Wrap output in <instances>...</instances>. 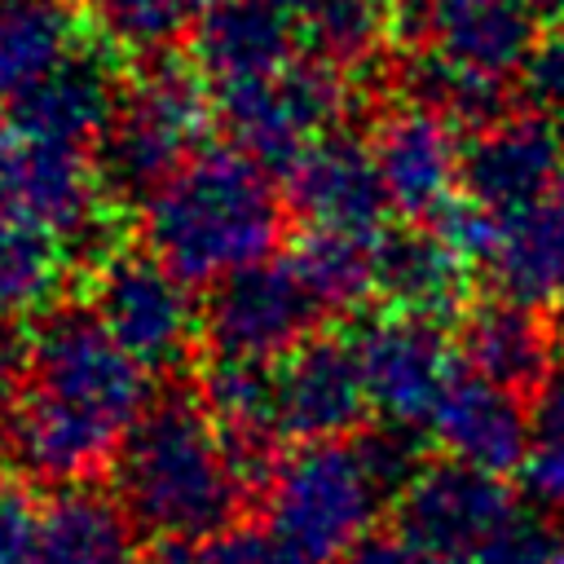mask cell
Wrapping results in <instances>:
<instances>
[{"mask_svg":"<svg viewBox=\"0 0 564 564\" xmlns=\"http://www.w3.org/2000/svg\"><path fill=\"white\" fill-rule=\"evenodd\" d=\"M150 401V370L97 322V313L57 304L31 330V370L4 419V445L35 480H88L115 463L128 427Z\"/></svg>","mask_w":564,"mask_h":564,"instance_id":"obj_1","label":"cell"},{"mask_svg":"<svg viewBox=\"0 0 564 564\" xmlns=\"http://www.w3.org/2000/svg\"><path fill=\"white\" fill-rule=\"evenodd\" d=\"M251 485L203 392L154 397L115 454V494L154 542L216 538L238 524Z\"/></svg>","mask_w":564,"mask_h":564,"instance_id":"obj_2","label":"cell"},{"mask_svg":"<svg viewBox=\"0 0 564 564\" xmlns=\"http://www.w3.org/2000/svg\"><path fill=\"white\" fill-rule=\"evenodd\" d=\"M286 225V194L273 167L238 145L198 150L150 203L145 242L189 286H216L220 278L273 260Z\"/></svg>","mask_w":564,"mask_h":564,"instance_id":"obj_3","label":"cell"},{"mask_svg":"<svg viewBox=\"0 0 564 564\" xmlns=\"http://www.w3.org/2000/svg\"><path fill=\"white\" fill-rule=\"evenodd\" d=\"M401 436L405 432L383 427L357 441H295L260 480L269 524L317 564L344 560L370 538L379 511L414 471Z\"/></svg>","mask_w":564,"mask_h":564,"instance_id":"obj_4","label":"cell"},{"mask_svg":"<svg viewBox=\"0 0 564 564\" xmlns=\"http://www.w3.org/2000/svg\"><path fill=\"white\" fill-rule=\"evenodd\" d=\"M216 123V101L194 62L154 57L123 79L115 119L97 141V167L119 207L150 203L198 150Z\"/></svg>","mask_w":564,"mask_h":564,"instance_id":"obj_5","label":"cell"},{"mask_svg":"<svg viewBox=\"0 0 564 564\" xmlns=\"http://www.w3.org/2000/svg\"><path fill=\"white\" fill-rule=\"evenodd\" d=\"M212 101L229 145L282 176L313 141L335 132L352 93L344 70L317 57H295L273 75L212 88Z\"/></svg>","mask_w":564,"mask_h":564,"instance_id":"obj_6","label":"cell"},{"mask_svg":"<svg viewBox=\"0 0 564 564\" xmlns=\"http://www.w3.org/2000/svg\"><path fill=\"white\" fill-rule=\"evenodd\" d=\"M88 300L97 322L145 370L185 366L203 339V308L194 304L189 282L172 273L150 247H115L97 256Z\"/></svg>","mask_w":564,"mask_h":564,"instance_id":"obj_7","label":"cell"},{"mask_svg":"<svg viewBox=\"0 0 564 564\" xmlns=\"http://www.w3.org/2000/svg\"><path fill=\"white\" fill-rule=\"evenodd\" d=\"M322 304L291 260H260L207 291L203 348L216 361H278L313 335Z\"/></svg>","mask_w":564,"mask_h":564,"instance_id":"obj_8","label":"cell"},{"mask_svg":"<svg viewBox=\"0 0 564 564\" xmlns=\"http://www.w3.org/2000/svg\"><path fill=\"white\" fill-rule=\"evenodd\" d=\"M533 9V0H397V31L410 53L507 88L538 40Z\"/></svg>","mask_w":564,"mask_h":564,"instance_id":"obj_9","label":"cell"},{"mask_svg":"<svg viewBox=\"0 0 564 564\" xmlns=\"http://www.w3.org/2000/svg\"><path fill=\"white\" fill-rule=\"evenodd\" d=\"M0 203L53 225L79 251L101 247L110 207H119L115 194L106 189V176L93 150L35 141V137H22L18 128L0 145Z\"/></svg>","mask_w":564,"mask_h":564,"instance_id":"obj_10","label":"cell"},{"mask_svg":"<svg viewBox=\"0 0 564 564\" xmlns=\"http://www.w3.org/2000/svg\"><path fill=\"white\" fill-rule=\"evenodd\" d=\"M352 339H357L370 410L383 419V427L405 436L427 432L441 397L458 375L441 326L432 317L388 308L383 317L366 322Z\"/></svg>","mask_w":564,"mask_h":564,"instance_id":"obj_11","label":"cell"},{"mask_svg":"<svg viewBox=\"0 0 564 564\" xmlns=\"http://www.w3.org/2000/svg\"><path fill=\"white\" fill-rule=\"evenodd\" d=\"M564 176V128L546 110L498 115L463 150V198L489 220L542 203Z\"/></svg>","mask_w":564,"mask_h":564,"instance_id":"obj_12","label":"cell"},{"mask_svg":"<svg viewBox=\"0 0 564 564\" xmlns=\"http://www.w3.org/2000/svg\"><path fill=\"white\" fill-rule=\"evenodd\" d=\"M463 141L454 119L427 101H397L370 128V154L392 207L410 220H436L463 194Z\"/></svg>","mask_w":564,"mask_h":564,"instance_id":"obj_13","label":"cell"},{"mask_svg":"<svg viewBox=\"0 0 564 564\" xmlns=\"http://www.w3.org/2000/svg\"><path fill=\"white\" fill-rule=\"evenodd\" d=\"M273 379V427L278 441H326L348 436L370 410L357 339L308 335L269 366Z\"/></svg>","mask_w":564,"mask_h":564,"instance_id":"obj_14","label":"cell"},{"mask_svg":"<svg viewBox=\"0 0 564 564\" xmlns=\"http://www.w3.org/2000/svg\"><path fill=\"white\" fill-rule=\"evenodd\" d=\"M401 529L454 560H471L502 524L516 520V498L498 471L436 458L405 476L397 494Z\"/></svg>","mask_w":564,"mask_h":564,"instance_id":"obj_15","label":"cell"},{"mask_svg":"<svg viewBox=\"0 0 564 564\" xmlns=\"http://www.w3.org/2000/svg\"><path fill=\"white\" fill-rule=\"evenodd\" d=\"M286 207L304 225L379 234L383 212L392 207L383 176L375 167L370 141H352L344 132H326L282 172Z\"/></svg>","mask_w":564,"mask_h":564,"instance_id":"obj_16","label":"cell"},{"mask_svg":"<svg viewBox=\"0 0 564 564\" xmlns=\"http://www.w3.org/2000/svg\"><path fill=\"white\" fill-rule=\"evenodd\" d=\"M119 93H123V79L106 57V48L84 44L70 62H62L48 79H40L31 93H22L9 106V123L22 137L97 154V141L115 119Z\"/></svg>","mask_w":564,"mask_h":564,"instance_id":"obj_17","label":"cell"},{"mask_svg":"<svg viewBox=\"0 0 564 564\" xmlns=\"http://www.w3.org/2000/svg\"><path fill=\"white\" fill-rule=\"evenodd\" d=\"M300 53V22L278 0H216L198 13L189 62L207 88L242 84L282 70Z\"/></svg>","mask_w":564,"mask_h":564,"instance_id":"obj_18","label":"cell"},{"mask_svg":"<svg viewBox=\"0 0 564 564\" xmlns=\"http://www.w3.org/2000/svg\"><path fill=\"white\" fill-rule=\"evenodd\" d=\"M427 436L441 445L445 458L502 476V471H516L529 449V410L516 388L463 366L449 392L441 397L427 423Z\"/></svg>","mask_w":564,"mask_h":564,"instance_id":"obj_19","label":"cell"},{"mask_svg":"<svg viewBox=\"0 0 564 564\" xmlns=\"http://www.w3.org/2000/svg\"><path fill=\"white\" fill-rule=\"evenodd\" d=\"M480 260L507 300L538 313L564 308V176L529 212L494 220Z\"/></svg>","mask_w":564,"mask_h":564,"instance_id":"obj_20","label":"cell"},{"mask_svg":"<svg viewBox=\"0 0 564 564\" xmlns=\"http://www.w3.org/2000/svg\"><path fill=\"white\" fill-rule=\"evenodd\" d=\"M137 533L119 494L110 498L88 480H70L40 511L31 564H145Z\"/></svg>","mask_w":564,"mask_h":564,"instance_id":"obj_21","label":"cell"},{"mask_svg":"<svg viewBox=\"0 0 564 564\" xmlns=\"http://www.w3.org/2000/svg\"><path fill=\"white\" fill-rule=\"evenodd\" d=\"M471 256L445 229H405L379 238V295L397 313L441 322L467 295Z\"/></svg>","mask_w":564,"mask_h":564,"instance_id":"obj_22","label":"cell"},{"mask_svg":"<svg viewBox=\"0 0 564 564\" xmlns=\"http://www.w3.org/2000/svg\"><path fill=\"white\" fill-rule=\"evenodd\" d=\"M79 0H0V106H13L84 44Z\"/></svg>","mask_w":564,"mask_h":564,"instance_id":"obj_23","label":"cell"},{"mask_svg":"<svg viewBox=\"0 0 564 564\" xmlns=\"http://www.w3.org/2000/svg\"><path fill=\"white\" fill-rule=\"evenodd\" d=\"M79 247L53 225L0 203V322L44 317L57 308Z\"/></svg>","mask_w":564,"mask_h":564,"instance_id":"obj_24","label":"cell"},{"mask_svg":"<svg viewBox=\"0 0 564 564\" xmlns=\"http://www.w3.org/2000/svg\"><path fill=\"white\" fill-rule=\"evenodd\" d=\"M463 366L498 379L516 392L538 388L551 375V330L542 326V313L520 300H494L463 317Z\"/></svg>","mask_w":564,"mask_h":564,"instance_id":"obj_25","label":"cell"},{"mask_svg":"<svg viewBox=\"0 0 564 564\" xmlns=\"http://www.w3.org/2000/svg\"><path fill=\"white\" fill-rule=\"evenodd\" d=\"M379 238L383 234L304 225L286 260L295 264L300 282L313 291L322 313H348L379 295Z\"/></svg>","mask_w":564,"mask_h":564,"instance_id":"obj_26","label":"cell"},{"mask_svg":"<svg viewBox=\"0 0 564 564\" xmlns=\"http://www.w3.org/2000/svg\"><path fill=\"white\" fill-rule=\"evenodd\" d=\"M300 48L344 75L366 70L388 31H397V4L392 0H308L300 13Z\"/></svg>","mask_w":564,"mask_h":564,"instance_id":"obj_27","label":"cell"},{"mask_svg":"<svg viewBox=\"0 0 564 564\" xmlns=\"http://www.w3.org/2000/svg\"><path fill=\"white\" fill-rule=\"evenodd\" d=\"M520 489L546 511H564V370H551L533 388L529 449L520 458Z\"/></svg>","mask_w":564,"mask_h":564,"instance_id":"obj_28","label":"cell"},{"mask_svg":"<svg viewBox=\"0 0 564 564\" xmlns=\"http://www.w3.org/2000/svg\"><path fill=\"white\" fill-rule=\"evenodd\" d=\"M79 4L110 44L132 53H159L189 26V18L203 13L198 0H79Z\"/></svg>","mask_w":564,"mask_h":564,"instance_id":"obj_29","label":"cell"},{"mask_svg":"<svg viewBox=\"0 0 564 564\" xmlns=\"http://www.w3.org/2000/svg\"><path fill=\"white\" fill-rule=\"evenodd\" d=\"M203 564H317L273 524H229L203 542Z\"/></svg>","mask_w":564,"mask_h":564,"instance_id":"obj_30","label":"cell"},{"mask_svg":"<svg viewBox=\"0 0 564 564\" xmlns=\"http://www.w3.org/2000/svg\"><path fill=\"white\" fill-rule=\"evenodd\" d=\"M40 502L22 485V476L0 471V564H31L40 533Z\"/></svg>","mask_w":564,"mask_h":564,"instance_id":"obj_31","label":"cell"},{"mask_svg":"<svg viewBox=\"0 0 564 564\" xmlns=\"http://www.w3.org/2000/svg\"><path fill=\"white\" fill-rule=\"evenodd\" d=\"M520 79H524V93H529L533 110H546V115L564 119V22H555L546 35L533 40Z\"/></svg>","mask_w":564,"mask_h":564,"instance_id":"obj_32","label":"cell"},{"mask_svg":"<svg viewBox=\"0 0 564 564\" xmlns=\"http://www.w3.org/2000/svg\"><path fill=\"white\" fill-rule=\"evenodd\" d=\"M546 555H551V533H542L538 524L516 516L467 564H546Z\"/></svg>","mask_w":564,"mask_h":564,"instance_id":"obj_33","label":"cell"},{"mask_svg":"<svg viewBox=\"0 0 564 564\" xmlns=\"http://www.w3.org/2000/svg\"><path fill=\"white\" fill-rule=\"evenodd\" d=\"M339 564H458V560L445 555V551H436V546H427V542H419V538H410L401 529V533H379V538L370 533Z\"/></svg>","mask_w":564,"mask_h":564,"instance_id":"obj_34","label":"cell"},{"mask_svg":"<svg viewBox=\"0 0 564 564\" xmlns=\"http://www.w3.org/2000/svg\"><path fill=\"white\" fill-rule=\"evenodd\" d=\"M26 370H31V330H22V322H0V427L26 388Z\"/></svg>","mask_w":564,"mask_h":564,"instance_id":"obj_35","label":"cell"},{"mask_svg":"<svg viewBox=\"0 0 564 564\" xmlns=\"http://www.w3.org/2000/svg\"><path fill=\"white\" fill-rule=\"evenodd\" d=\"M145 564H203V542L159 538V542H154V551L145 555Z\"/></svg>","mask_w":564,"mask_h":564,"instance_id":"obj_36","label":"cell"},{"mask_svg":"<svg viewBox=\"0 0 564 564\" xmlns=\"http://www.w3.org/2000/svg\"><path fill=\"white\" fill-rule=\"evenodd\" d=\"M546 564H564V533L551 538V555H546Z\"/></svg>","mask_w":564,"mask_h":564,"instance_id":"obj_37","label":"cell"},{"mask_svg":"<svg viewBox=\"0 0 564 564\" xmlns=\"http://www.w3.org/2000/svg\"><path fill=\"white\" fill-rule=\"evenodd\" d=\"M278 4H286V9H291V13H300V9H304V4H308V0H278Z\"/></svg>","mask_w":564,"mask_h":564,"instance_id":"obj_38","label":"cell"},{"mask_svg":"<svg viewBox=\"0 0 564 564\" xmlns=\"http://www.w3.org/2000/svg\"><path fill=\"white\" fill-rule=\"evenodd\" d=\"M533 4H542V9H564V0H533Z\"/></svg>","mask_w":564,"mask_h":564,"instance_id":"obj_39","label":"cell"}]
</instances>
